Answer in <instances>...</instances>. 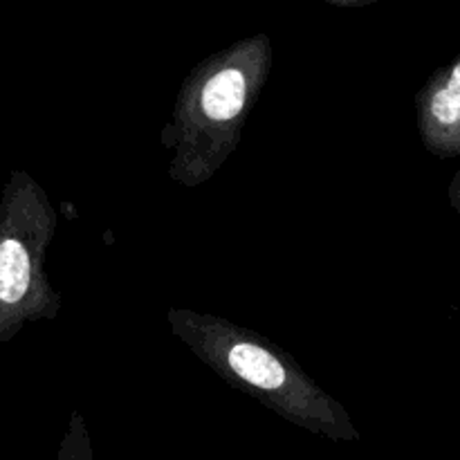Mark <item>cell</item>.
Wrapping results in <instances>:
<instances>
[{
  "label": "cell",
  "mask_w": 460,
  "mask_h": 460,
  "mask_svg": "<svg viewBox=\"0 0 460 460\" xmlns=\"http://www.w3.org/2000/svg\"><path fill=\"white\" fill-rule=\"evenodd\" d=\"M272 66V39L254 34L209 54L189 72L162 130V144L171 151V182L196 189L214 180L236 153Z\"/></svg>",
  "instance_id": "6da1fadb"
},
{
  "label": "cell",
  "mask_w": 460,
  "mask_h": 460,
  "mask_svg": "<svg viewBox=\"0 0 460 460\" xmlns=\"http://www.w3.org/2000/svg\"><path fill=\"white\" fill-rule=\"evenodd\" d=\"M166 323L220 380L259 400L283 420L335 443L362 438L344 404L323 391L290 353L268 337L220 314L178 305L169 308Z\"/></svg>",
  "instance_id": "7a4b0ae2"
},
{
  "label": "cell",
  "mask_w": 460,
  "mask_h": 460,
  "mask_svg": "<svg viewBox=\"0 0 460 460\" xmlns=\"http://www.w3.org/2000/svg\"><path fill=\"white\" fill-rule=\"evenodd\" d=\"M57 225L48 191L27 171H13L0 198V350L27 323L61 313V295L45 270Z\"/></svg>",
  "instance_id": "3957f363"
},
{
  "label": "cell",
  "mask_w": 460,
  "mask_h": 460,
  "mask_svg": "<svg viewBox=\"0 0 460 460\" xmlns=\"http://www.w3.org/2000/svg\"><path fill=\"white\" fill-rule=\"evenodd\" d=\"M416 121L427 151L438 157L460 155V58L418 90Z\"/></svg>",
  "instance_id": "277c9868"
},
{
  "label": "cell",
  "mask_w": 460,
  "mask_h": 460,
  "mask_svg": "<svg viewBox=\"0 0 460 460\" xmlns=\"http://www.w3.org/2000/svg\"><path fill=\"white\" fill-rule=\"evenodd\" d=\"M57 460H94L93 440H90L88 422L79 411H75L67 422V429L58 445Z\"/></svg>",
  "instance_id": "5b68a950"
}]
</instances>
